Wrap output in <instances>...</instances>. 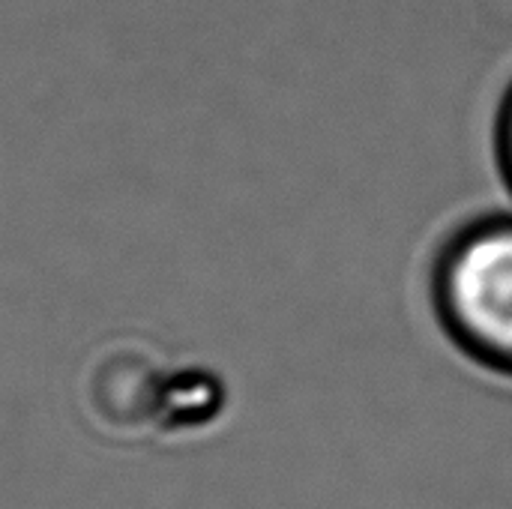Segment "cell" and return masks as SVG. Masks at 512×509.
I'll list each match as a JSON object with an SVG mask.
<instances>
[{
  "instance_id": "2",
  "label": "cell",
  "mask_w": 512,
  "mask_h": 509,
  "mask_svg": "<svg viewBox=\"0 0 512 509\" xmlns=\"http://www.w3.org/2000/svg\"><path fill=\"white\" fill-rule=\"evenodd\" d=\"M498 165H501V177L512 195V90L501 108V120H498Z\"/></svg>"
},
{
  "instance_id": "1",
  "label": "cell",
  "mask_w": 512,
  "mask_h": 509,
  "mask_svg": "<svg viewBox=\"0 0 512 509\" xmlns=\"http://www.w3.org/2000/svg\"><path fill=\"white\" fill-rule=\"evenodd\" d=\"M432 306L468 363L512 381V210L477 216L450 234L432 267Z\"/></svg>"
}]
</instances>
